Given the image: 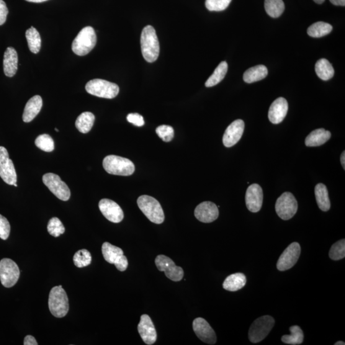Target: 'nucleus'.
<instances>
[{
    "label": "nucleus",
    "mask_w": 345,
    "mask_h": 345,
    "mask_svg": "<svg viewBox=\"0 0 345 345\" xmlns=\"http://www.w3.org/2000/svg\"><path fill=\"white\" fill-rule=\"evenodd\" d=\"M141 48L143 57L147 62L153 63L158 58L160 46L156 30L150 25L146 26L141 32Z\"/></svg>",
    "instance_id": "1"
},
{
    "label": "nucleus",
    "mask_w": 345,
    "mask_h": 345,
    "mask_svg": "<svg viewBox=\"0 0 345 345\" xmlns=\"http://www.w3.org/2000/svg\"><path fill=\"white\" fill-rule=\"evenodd\" d=\"M48 305L51 314L56 318H63L68 313L69 298L62 286H58L51 289Z\"/></svg>",
    "instance_id": "2"
},
{
    "label": "nucleus",
    "mask_w": 345,
    "mask_h": 345,
    "mask_svg": "<svg viewBox=\"0 0 345 345\" xmlns=\"http://www.w3.org/2000/svg\"><path fill=\"white\" fill-rule=\"evenodd\" d=\"M137 203L139 208L151 222L158 225L164 222L165 217L163 208L155 198L147 195L141 196L138 198Z\"/></svg>",
    "instance_id": "3"
},
{
    "label": "nucleus",
    "mask_w": 345,
    "mask_h": 345,
    "mask_svg": "<svg viewBox=\"0 0 345 345\" xmlns=\"http://www.w3.org/2000/svg\"><path fill=\"white\" fill-rule=\"evenodd\" d=\"M96 42L97 36L94 28L84 27L74 38L72 50L77 55H87L94 48Z\"/></svg>",
    "instance_id": "4"
},
{
    "label": "nucleus",
    "mask_w": 345,
    "mask_h": 345,
    "mask_svg": "<svg viewBox=\"0 0 345 345\" xmlns=\"http://www.w3.org/2000/svg\"><path fill=\"white\" fill-rule=\"evenodd\" d=\"M103 167L109 174L130 176L135 171V164L130 159L117 156H108L103 160Z\"/></svg>",
    "instance_id": "5"
},
{
    "label": "nucleus",
    "mask_w": 345,
    "mask_h": 345,
    "mask_svg": "<svg viewBox=\"0 0 345 345\" xmlns=\"http://www.w3.org/2000/svg\"><path fill=\"white\" fill-rule=\"evenodd\" d=\"M85 89L90 94L110 99L117 97L120 90L117 84L100 79H94L88 82Z\"/></svg>",
    "instance_id": "6"
},
{
    "label": "nucleus",
    "mask_w": 345,
    "mask_h": 345,
    "mask_svg": "<svg viewBox=\"0 0 345 345\" xmlns=\"http://www.w3.org/2000/svg\"><path fill=\"white\" fill-rule=\"evenodd\" d=\"M274 324V319L269 315L257 318L249 328V340L253 343H258L264 340L271 331Z\"/></svg>",
    "instance_id": "7"
},
{
    "label": "nucleus",
    "mask_w": 345,
    "mask_h": 345,
    "mask_svg": "<svg viewBox=\"0 0 345 345\" xmlns=\"http://www.w3.org/2000/svg\"><path fill=\"white\" fill-rule=\"evenodd\" d=\"M275 212L283 220H289L297 212L298 203L294 196L289 192L283 193L275 203Z\"/></svg>",
    "instance_id": "8"
},
{
    "label": "nucleus",
    "mask_w": 345,
    "mask_h": 345,
    "mask_svg": "<svg viewBox=\"0 0 345 345\" xmlns=\"http://www.w3.org/2000/svg\"><path fill=\"white\" fill-rule=\"evenodd\" d=\"M102 253L105 261L114 264L119 271L123 272L128 267V260L122 249L109 243H104L102 246Z\"/></svg>",
    "instance_id": "9"
},
{
    "label": "nucleus",
    "mask_w": 345,
    "mask_h": 345,
    "mask_svg": "<svg viewBox=\"0 0 345 345\" xmlns=\"http://www.w3.org/2000/svg\"><path fill=\"white\" fill-rule=\"evenodd\" d=\"M19 275L20 270L16 263L9 258H4L0 261V281L4 287H14Z\"/></svg>",
    "instance_id": "10"
},
{
    "label": "nucleus",
    "mask_w": 345,
    "mask_h": 345,
    "mask_svg": "<svg viewBox=\"0 0 345 345\" xmlns=\"http://www.w3.org/2000/svg\"><path fill=\"white\" fill-rule=\"evenodd\" d=\"M44 184L48 187L50 191L59 199L68 201L71 197V190L68 185L61 180L58 175L48 172L42 177Z\"/></svg>",
    "instance_id": "11"
},
{
    "label": "nucleus",
    "mask_w": 345,
    "mask_h": 345,
    "mask_svg": "<svg viewBox=\"0 0 345 345\" xmlns=\"http://www.w3.org/2000/svg\"><path fill=\"white\" fill-rule=\"evenodd\" d=\"M155 263L159 271L165 273L166 276L172 282H180L184 277L182 268L177 266L169 257L161 254L156 257Z\"/></svg>",
    "instance_id": "12"
},
{
    "label": "nucleus",
    "mask_w": 345,
    "mask_h": 345,
    "mask_svg": "<svg viewBox=\"0 0 345 345\" xmlns=\"http://www.w3.org/2000/svg\"><path fill=\"white\" fill-rule=\"evenodd\" d=\"M0 177L5 183L13 185L17 183V174L9 153L4 146H0Z\"/></svg>",
    "instance_id": "13"
},
{
    "label": "nucleus",
    "mask_w": 345,
    "mask_h": 345,
    "mask_svg": "<svg viewBox=\"0 0 345 345\" xmlns=\"http://www.w3.org/2000/svg\"><path fill=\"white\" fill-rule=\"evenodd\" d=\"M300 244L293 243L288 246L282 255L280 256L277 263V269L280 271H285L292 268L297 262L300 254Z\"/></svg>",
    "instance_id": "14"
},
{
    "label": "nucleus",
    "mask_w": 345,
    "mask_h": 345,
    "mask_svg": "<svg viewBox=\"0 0 345 345\" xmlns=\"http://www.w3.org/2000/svg\"><path fill=\"white\" fill-rule=\"evenodd\" d=\"M192 328L198 338L209 344H214L217 341V337L209 324L202 318L195 319L192 322Z\"/></svg>",
    "instance_id": "15"
},
{
    "label": "nucleus",
    "mask_w": 345,
    "mask_h": 345,
    "mask_svg": "<svg viewBox=\"0 0 345 345\" xmlns=\"http://www.w3.org/2000/svg\"><path fill=\"white\" fill-rule=\"evenodd\" d=\"M99 207L103 215L111 222L120 223L124 217L122 208L114 201L102 199L99 202Z\"/></svg>",
    "instance_id": "16"
},
{
    "label": "nucleus",
    "mask_w": 345,
    "mask_h": 345,
    "mask_svg": "<svg viewBox=\"0 0 345 345\" xmlns=\"http://www.w3.org/2000/svg\"><path fill=\"white\" fill-rule=\"evenodd\" d=\"M245 123L243 120L234 121L226 128L223 138V142L226 147H231L238 143L243 136Z\"/></svg>",
    "instance_id": "17"
},
{
    "label": "nucleus",
    "mask_w": 345,
    "mask_h": 345,
    "mask_svg": "<svg viewBox=\"0 0 345 345\" xmlns=\"http://www.w3.org/2000/svg\"><path fill=\"white\" fill-rule=\"evenodd\" d=\"M218 206L212 202H204L200 203L196 208L195 215L200 222L210 223L215 221L219 217Z\"/></svg>",
    "instance_id": "18"
},
{
    "label": "nucleus",
    "mask_w": 345,
    "mask_h": 345,
    "mask_svg": "<svg viewBox=\"0 0 345 345\" xmlns=\"http://www.w3.org/2000/svg\"><path fill=\"white\" fill-rule=\"evenodd\" d=\"M264 194L261 186L257 184L250 185L246 193L247 208L251 212L256 213L261 210Z\"/></svg>",
    "instance_id": "19"
},
{
    "label": "nucleus",
    "mask_w": 345,
    "mask_h": 345,
    "mask_svg": "<svg viewBox=\"0 0 345 345\" xmlns=\"http://www.w3.org/2000/svg\"><path fill=\"white\" fill-rule=\"evenodd\" d=\"M138 330L144 343L148 345L156 343L157 332L150 316L147 315H141L140 323L138 326Z\"/></svg>",
    "instance_id": "20"
},
{
    "label": "nucleus",
    "mask_w": 345,
    "mask_h": 345,
    "mask_svg": "<svg viewBox=\"0 0 345 345\" xmlns=\"http://www.w3.org/2000/svg\"><path fill=\"white\" fill-rule=\"evenodd\" d=\"M288 110L287 100L283 97L278 98L272 102L269 108V119L274 124L282 122L287 116Z\"/></svg>",
    "instance_id": "21"
},
{
    "label": "nucleus",
    "mask_w": 345,
    "mask_h": 345,
    "mask_svg": "<svg viewBox=\"0 0 345 345\" xmlns=\"http://www.w3.org/2000/svg\"><path fill=\"white\" fill-rule=\"evenodd\" d=\"M42 107V99L39 95L31 98L28 100L23 115V120L26 123L32 122L40 113Z\"/></svg>",
    "instance_id": "22"
},
{
    "label": "nucleus",
    "mask_w": 345,
    "mask_h": 345,
    "mask_svg": "<svg viewBox=\"0 0 345 345\" xmlns=\"http://www.w3.org/2000/svg\"><path fill=\"white\" fill-rule=\"evenodd\" d=\"M18 56L14 48H8L4 56V71L5 75L13 77L17 73Z\"/></svg>",
    "instance_id": "23"
},
{
    "label": "nucleus",
    "mask_w": 345,
    "mask_h": 345,
    "mask_svg": "<svg viewBox=\"0 0 345 345\" xmlns=\"http://www.w3.org/2000/svg\"><path fill=\"white\" fill-rule=\"evenodd\" d=\"M331 137V133L324 128H318L312 131L306 138L305 144L307 146L313 147L326 143Z\"/></svg>",
    "instance_id": "24"
},
{
    "label": "nucleus",
    "mask_w": 345,
    "mask_h": 345,
    "mask_svg": "<svg viewBox=\"0 0 345 345\" xmlns=\"http://www.w3.org/2000/svg\"><path fill=\"white\" fill-rule=\"evenodd\" d=\"M246 284V275L243 273H235L226 278L223 287L230 292H236L245 287Z\"/></svg>",
    "instance_id": "25"
},
{
    "label": "nucleus",
    "mask_w": 345,
    "mask_h": 345,
    "mask_svg": "<svg viewBox=\"0 0 345 345\" xmlns=\"http://www.w3.org/2000/svg\"><path fill=\"white\" fill-rule=\"evenodd\" d=\"M268 70L265 66L259 65L249 68L244 74V81L247 83H253L254 82L262 80L266 78Z\"/></svg>",
    "instance_id": "26"
},
{
    "label": "nucleus",
    "mask_w": 345,
    "mask_h": 345,
    "mask_svg": "<svg viewBox=\"0 0 345 345\" xmlns=\"http://www.w3.org/2000/svg\"><path fill=\"white\" fill-rule=\"evenodd\" d=\"M315 194L316 202H317L320 210L324 211V212L329 211L331 208V202L329 198L328 190L326 185L321 184V183L316 185Z\"/></svg>",
    "instance_id": "27"
},
{
    "label": "nucleus",
    "mask_w": 345,
    "mask_h": 345,
    "mask_svg": "<svg viewBox=\"0 0 345 345\" xmlns=\"http://www.w3.org/2000/svg\"><path fill=\"white\" fill-rule=\"evenodd\" d=\"M315 71L317 76L324 81L333 78L334 70L331 63L325 58H321L316 62Z\"/></svg>",
    "instance_id": "28"
},
{
    "label": "nucleus",
    "mask_w": 345,
    "mask_h": 345,
    "mask_svg": "<svg viewBox=\"0 0 345 345\" xmlns=\"http://www.w3.org/2000/svg\"><path fill=\"white\" fill-rule=\"evenodd\" d=\"M95 116L90 112H84L79 116L76 121V127L79 132L86 134L92 130L95 122Z\"/></svg>",
    "instance_id": "29"
},
{
    "label": "nucleus",
    "mask_w": 345,
    "mask_h": 345,
    "mask_svg": "<svg viewBox=\"0 0 345 345\" xmlns=\"http://www.w3.org/2000/svg\"><path fill=\"white\" fill-rule=\"evenodd\" d=\"M333 30V27L325 22H316L310 26L308 29V34L311 37L320 38L329 34Z\"/></svg>",
    "instance_id": "30"
},
{
    "label": "nucleus",
    "mask_w": 345,
    "mask_h": 345,
    "mask_svg": "<svg viewBox=\"0 0 345 345\" xmlns=\"http://www.w3.org/2000/svg\"><path fill=\"white\" fill-rule=\"evenodd\" d=\"M228 63L226 61H222V62L219 64L212 76L206 81L205 86L207 87H212L220 83L225 78L226 74L228 72Z\"/></svg>",
    "instance_id": "31"
},
{
    "label": "nucleus",
    "mask_w": 345,
    "mask_h": 345,
    "mask_svg": "<svg viewBox=\"0 0 345 345\" xmlns=\"http://www.w3.org/2000/svg\"><path fill=\"white\" fill-rule=\"evenodd\" d=\"M26 37L31 52L37 54L41 48V38L39 33L35 28L31 27L26 32Z\"/></svg>",
    "instance_id": "32"
},
{
    "label": "nucleus",
    "mask_w": 345,
    "mask_h": 345,
    "mask_svg": "<svg viewBox=\"0 0 345 345\" xmlns=\"http://www.w3.org/2000/svg\"><path fill=\"white\" fill-rule=\"evenodd\" d=\"M283 0H265V9L267 14L273 18L279 17L285 10Z\"/></svg>",
    "instance_id": "33"
},
{
    "label": "nucleus",
    "mask_w": 345,
    "mask_h": 345,
    "mask_svg": "<svg viewBox=\"0 0 345 345\" xmlns=\"http://www.w3.org/2000/svg\"><path fill=\"white\" fill-rule=\"evenodd\" d=\"M290 335H285L282 338L283 343L288 344H300L304 341V333L300 327L293 326L290 327Z\"/></svg>",
    "instance_id": "34"
},
{
    "label": "nucleus",
    "mask_w": 345,
    "mask_h": 345,
    "mask_svg": "<svg viewBox=\"0 0 345 345\" xmlns=\"http://www.w3.org/2000/svg\"><path fill=\"white\" fill-rule=\"evenodd\" d=\"M35 143L38 148L46 153H51L55 149V143L53 138L46 134L38 136L35 140Z\"/></svg>",
    "instance_id": "35"
},
{
    "label": "nucleus",
    "mask_w": 345,
    "mask_h": 345,
    "mask_svg": "<svg viewBox=\"0 0 345 345\" xmlns=\"http://www.w3.org/2000/svg\"><path fill=\"white\" fill-rule=\"evenodd\" d=\"M73 261L77 267L82 268L91 264L92 256L87 249H81L74 254Z\"/></svg>",
    "instance_id": "36"
},
{
    "label": "nucleus",
    "mask_w": 345,
    "mask_h": 345,
    "mask_svg": "<svg viewBox=\"0 0 345 345\" xmlns=\"http://www.w3.org/2000/svg\"><path fill=\"white\" fill-rule=\"evenodd\" d=\"M48 231L51 235L58 238L65 233L66 229L58 218H53L49 221Z\"/></svg>",
    "instance_id": "37"
},
{
    "label": "nucleus",
    "mask_w": 345,
    "mask_h": 345,
    "mask_svg": "<svg viewBox=\"0 0 345 345\" xmlns=\"http://www.w3.org/2000/svg\"><path fill=\"white\" fill-rule=\"evenodd\" d=\"M329 257L333 260H339L345 257V240L337 242L331 247L329 251Z\"/></svg>",
    "instance_id": "38"
},
{
    "label": "nucleus",
    "mask_w": 345,
    "mask_h": 345,
    "mask_svg": "<svg viewBox=\"0 0 345 345\" xmlns=\"http://www.w3.org/2000/svg\"><path fill=\"white\" fill-rule=\"evenodd\" d=\"M231 0H206L205 6L210 11L220 12L227 9Z\"/></svg>",
    "instance_id": "39"
},
{
    "label": "nucleus",
    "mask_w": 345,
    "mask_h": 345,
    "mask_svg": "<svg viewBox=\"0 0 345 345\" xmlns=\"http://www.w3.org/2000/svg\"><path fill=\"white\" fill-rule=\"evenodd\" d=\"M157 135L165 142H169L174 137V130L171 126L163 125L156 128Z\"/></svg>",
    "instance_id": "40"
},
{
    "label": "nucleus",
    "mask_w": 345,
    "mask_h": 345,
    "mask_svg": "<svg viewBox=\"0 0 345 345\" xmlns=\"http://www.w3.org/2000/svg\"><path fill=\"white\" fill-rule=\"evenodd\" d=\"M10 232V225L9 221L4 216L0 214V238L7 240Z\"/></svg>",
    "instance_id": "41"
},
{
    "label": "nucleus",
    "mask_w": 345,
    "mask_h": 345,
    "mask_svg": "<svg viewBox=\"0 0 345 345\" xmlns=\"http://www.w3.org/2000/svg\"><path fill=\"white\" fill-rule=\"evenodd\" d=\"M127 120L128 122L138 127H141L145 124L143 117L138 113H130L127 115Z\"/></svg>",
    "instance_id": "42"
},
{
    "label": "nucleus",
    "mask_w": 345,
    "mask_h": 345,
    "mask_svg": "<svg viewBox=\"0 0 345 345\" xmlns=\"http://www.w3.org/2000/svg\"><path fill=\"white\" fill-rule=\"evenodd\" d=\"M9 10L3 0H0V25H4L7 20Z\"/></svg>",
    "instance_id": "43"
},
{
    "label": "nucleus",
    "mask_w": 345,
    "mask_h": 345,
    "mask_svg": "<svg viewBox=\"0 0 345 345\" xmlns=\"http://www.w3.org/2000/svg\"><path fill=\"white\" fill-rule=\"evenodd\" d=\"M25 345H37V342L36 341L34 337L28 335L25 337L24 340Z\"/></svg>",
    "instance_id": "44"
},
{
    "label": "nucleus",
    "mask_w": 345,
    "mask_h": 345,
    "mask_svg": "<svg viewBox=\"0 0 345 345\" xmlns=\"http://www.w3.org/2000/svg\"><path fill=\"white\" fill-rule=\"evenodd\" d=\"M330 2L336 6H343L345 5V0H330Z\"/></svg>",
    "instance_id": "45"
},
{
    "label": "nucleus",
    "mask_w": 345,
    "mask_h": 345,
    "mask_svg": "<svg viewBox=\"0 0 345 345\" xmlns=\"http://www.w3.org/2000/svg\"><path fill=\"white\" fill-rule=\"evenodd\" d=\"M345 152L343 151V153L341 154V165L343 166V168L344 169H345Z\"/></svg>",
    "instance_id": "46"
},
{
    "label": "nucleus",
    "mask_w": 345,
    "mask_h": 345,
    "mask_svg": "<svg viewBox=\"0 0 345 345\" xmlns=\"http://www.w3.org/2000/svg\"><path fill=\"white\" fill-rule=\"evenodd\" d=\"M26 1L33 3H42L44 2L48 1V0H26Z\"/></svg>",
    "instance_id": "47"
},
{
    "label": "nucleus",
    "mask_w": 345,
    "mask_h": 345,
    "mask_svg": "<svg viewBox=\"0 0 345 345\" xmlns=\"http://www.w3.org/2000/svg\"><path fill=\"white\" fill-rule=\"evenodd\" d=\"M313 1L316 3V4H323L324 2H325V0H313Z\"/></svg>",
    "instance_id": "48"
},
{
    "label": "nucleus",
    "mask_w": 345,
    "mask_h": 345,
    "mask_svg": "<svg viewBox=\"0 0 345 345\" xmlns=\"http://www.w3.org/2000/svg\"><path fill=\"white\" fill-rule=\"evenodd\" d=\"M344 342L343 341H338L336 343H334V345H344Z\"/></svg>",
    "instance_id": "49"
},
{
    "label": "nucleus",
    "mask_w": 345,
    "mask_h": 345,
    "mask_svg": "<svg viewBox=\"0 0 345 345\" xmlns=\"http://www.w3.org/2000/svg\"><path fill=\"white\" fill-rule=\"evenodd\" d=\"M14 185L15 187H17V184H14Z\"/></svg>",
    "instance_id": "50"
},
{
    "label": "nucleus",
    "mask_w": 345,
    "mask_h": 345,
    "mask_svg": "<svg viewBox=\"0 0 345 345\" xmlns=\"http://www.w3.org/2000/svg\"><path fill=\"white\" fill-rule=\"evenodd\" d=\"M56 131H57V132H59V130H57V128H55Z\"/></svg>",
    "instance_id": "51"
}]
</instances>
